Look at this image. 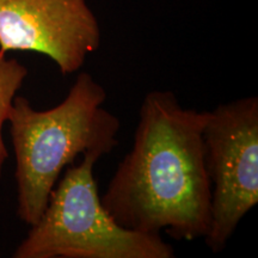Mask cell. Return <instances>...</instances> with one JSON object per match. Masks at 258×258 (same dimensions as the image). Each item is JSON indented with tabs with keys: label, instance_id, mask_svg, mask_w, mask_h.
<instances>
[{
	"label": "cell",
	"instance_id": "cell-1",
	"mask_svg": "<svg viewBox=\"0 0 258 258\" xmlns=\"http://www.w3.org/2000/svg\"><path fill=\"white\" fill-rule=\"evenodd\" d=\"M205 120L206 110L184 108L172 91L146 93L133 147L101 196L118 225L176 240L205 239L211 227Z\"/></svg>",
	"mask_w": 258,
	"mask_h": 258
},
{
	"label": "cell",
	"instance_id": "cell-2",
	"mask_svg": "<svg viewBox=\"0 0 258 258\" xmlns=\"http://www.w3.org/2000/svg\"><path fill=\"white\" fill-rule=\"evenodd\" d=\"M105 89L79 72L64 99L37 110L16 96L8 122L16 156L17 215L34 226L67 166L86 152L110 153L117 146L121 121L103 106Z\"/></svg>",
	"mask_w": 258,
	"mask_h": 258
},
{
	"label": "cell",
	"instance_id": "cell-3",
	"mask_svg": "<svg viewBox=\"0 0 258 258\" xmlns=\"http://www.w3.org/2000/svg\"><path fill=\"white\" fill-rule=\"evenodd\" d=\"M103 156L86 152L64 169L47 207L14 258H173L160 234L122 227L102 205L93 170Z\"/></svg>",
	"mask_w": 258,
	"mask_h": 258
},
{
	"label": "cell",
	"instance_id": "cell-4",
	"mask_svg": "<svg viewBox=\"0 0 258 258\" xmlns=\"http://www.w3.org/2000/svg\"><path fill=\"white\" fill-rule=\"evenodd\" d=\"M202 138L211 180V227L203 240L219 253L258 202L257 97L206 110Z\"/></svg>",
	"mask_w": 258,
	"mask_h": 258
},
{
	"label": "cell",
	"instance_id": "cell-5",
	"mask_svg": "<svg viewBox=\"0 0 258 258\" xmlns=\"http://www.w3.org/2000/svg\"><path fill=\"white\" fill-rule=\"evenodd\" d=\"M101 40L86 0H0V53L43 54L69 76L82 70Z\"/></svg>",
	"mask_w": 258,
	"mask_h": 258
},
{
	"label": "cell",
	"instance_id": "cell-6",
	"mask_svg": "<svg viewBox=\"0 0 258 258\" xmlns=\"http://www.w3.org/2000/svg\"><path fill=\"white\" fill-rule=\"evenodd\" d=\"M28 73L29 71L23 63L16 59H8L6 54L0 53V178L5 161L9 158V151L3 138V128L8 122L15 97Z\"/></svg>",
	"mask_w": 258,
	"mask_h": 258
}]
</instances>
